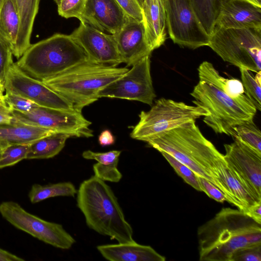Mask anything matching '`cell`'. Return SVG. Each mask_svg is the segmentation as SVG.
Here are the masks:
<instances>
[{
    "mask_svg": "<svg viewBox=\"0 0 261 261\" xmlns=\"http://www.w3.org/2000/svg\"><path fill=\"white\" fill-rule=\"evenodd\" d=\"M200 261H231L244 247L261 245V224L243 212L222 208L197 230Z\"/></svg>",
    "mask_w": 261,
    "mask_h": 261,
    "instance_id": "1",
    "label": "cell"
},
{
    "mask_svg": "<svg viewBox=\"0 0 261 261\" xmlns=\"http://www.w3.org/2000/svg\"><path fill=\"white\" fill-rule=\"evenodd\" d=\"M147 143L159 152L170 154L223 193L217 168L225 161L224 155L204 137L195 120L184 123Z\"/></svg>",
    "mask_w": 261,
    "mask_h": 261,
    "instance_id": "2",
    "label": "cell"
},
{
    "mask_svg": "<svg viewBox=\"0 0 261 261\" xmlns=\"http://www.w3.org/2000/svg\"><path fill=\"white\" fill-rule=\"evenodd\" d=\"M77 205L87 225L98 233L119 243H133V230L111 188L105 181L92 176L77 190Z\"/></svg>",
    "mask_w": 261,
    "mask_h": 261,
    "instance_id": "3",
    "label": "cell"
},
{
    "mask_svg": "<svg viewBox=\"0 0 261 261\" xmlns=\"http://www.w3.org/2000/svg\"><path fill=\"white\" fill-rule=\"evenodd\" d=\"M128 70L88 61L42 82L82 113L84 107L97 100L101 90Z\"/></svg>",
    "mask_w": 261,
    "mask_h": 261,
    "instance_id": "4",
    "label": "cell"
},
{
    "mask_svg": "<svg viewBox=\"0 0 261 261\" xmlns=\"http://www.w3.org/2000/svg\"><path fill=\"white\" fill-rule=\"evenodd\" d=\"M88 61L70 35L56 34L31 44L15 63L26 74L42 81Z\"/></svg>",
    "mask_w": 261,
    "mask_h": 261,
    "instance_id": "5",
    "label": "cell"
},
{
    "mask_svg": "<svg viewBox=\"0 0 261 261\" xmlns=\"http://www.w3.org/2000/svg\"><path fill=\"white\" fill-rule=\"evenodd\" d=\"M191 95L195 106L208 113L203 122L217 134L234 137V127L253 120L257 110L245 94L232 98L220 88L204 81L199 80Z\"/></svg>",
    "mask_w": 261,
    "mask_h": 261,
    "instance_id": "6",
    "label": "cell"
},
{
    "mask_svg": "<svg viewBox=\"0 0 261 261\" xmlns=\"http://www.w3.org/2000/svg\"><path fill=\"white\" fill-rule=\"evenodd\" d=\"M223 61L239 68L261 70V29L216 26L208 45Z\"/></svg>",
    "mask_w": 261,
    "mask_h": 261,
    "instance_id": "7",
    "label": "cell"
},
{
    "mask_svg": "<svg viewBox=\"0 0 261 261\" xmlns=\"http://www.w3.org/2000/svg\"><path fill=\"white\" fill-rule=\"evenodd\" d=\"M208 115L201 107L161 98L148 111H141L130 137L148 142L190 121Z\"/></svg>",
    "mask_w": 261,
    "mask_h": 261,
    "instance_id": "8",
    "label": "cell"
},
{
    "mask_svg": "<svg viewBox=\"0 0 261 261\" xmlns=\"http://www.w3.org/2000/svg\"><path fill=\"white\" fill-rule=\"evenodd\" d=\"M0 214L17 228L55 247L68 249L75 242L62 225L43 220L11 201L0 204Z\"/></svg>",
    "mask_w": 261,
    "mask_h": 261,
    "instance_id": "9",
    "label": "cell"
},
{
    "mask_svg": "<svg viewBox=\"0 0 261 261\" xmlns=\"http://www.w3.org/2000/svg\"><path fill=\"white\" fill-rule=\"evenodd\" d=\"M170 38L181 46L196 49L208 46L210 36L194 13L190 0H163Z\"/></svg>",
    "mask_w": 261,
    "mask_h": 261,
    "instance_id": "10",
    "label": "cell"
},
{
    "mask_svg": "<svg viewBox=\"0 0 261 261\" xmlns=\"http://www.w3.org/2000/svg\"><path fill=\"white\" fill-rule=\"evenodd\" d=\"M13 121L68 134L71 137H91V122L81 112L38 106L27 112L12 110Z\"/></svg>",
    "mask_w": 261,
    "mask_h": 261,
    "instance_id": "11",
    "label": "cell"
},
{
    "mask_svg": "<svg viewBox=\"0 0 261 261\" xmlns=\"http://www.w3.org/2000/svg\"><path fill=\"white\" fill-rule=\"evenodd\" d=\"M224 144L227 166L255 202H261V153L238 137Z\"/></svg>",
    "mask_w": 261,
    "mask_h": 261,
    "instance_id": "12",
    "label": "cell"
},
{
    "mask_svg": "<svg viewBox=\"0 0 261 261\" xmlns=\"http://www.w3.org/2000/svg\"><path fill=\"white\" fill-rule=\"evenodd\" d=\"M117 80L101 90L98 96L139 101L152 106L156 95L150 73V56L139 60Z\"/></svg>",
    "mask_w": 261,
    "mask_h": 261,
    "instance_id": "13",
    "label": "cell"
},
{
    "mask_svg": "<svg viewBox=\"0 0 261 261\" xmlns=\"http://www.w3.org/2000/svg\"><path fill=\"white\" fill-rule=\"evenodd\" d=\"M5 91L28 99L37 105L56 109L75 111L72 105L61 95L21 70L13 63L5 77Z\"/></svg>",
    "mask_w": 261,
    "mask_h": 261,
    "instance_id": "14",
    "label": "cell"
},
{
    "mask_svg": "<svg viewBox=\"0 0 261 261\" xmlns=\"http://www.w3.org/2000/svg\"><path fill=\"white\" fill-rule=\"evenodd\" d=\"M70 36L83 49L89 61L114 66L123 63L114 35L81 22Z\"/></svg>",
    "mask_w": 261,
    "mask_h": 261,
    "instance_id": "15",
    "label": "cell"
},
{
    "mask_svg": "<svg viewBox=\"0 0 261 261\" xmlns=\"http://www.w3.org/2000/svg\"><path fill=\"white\" fill-rule=\"evenodd\" d=\"M128 18L116 0H86L79 19L101 31L115 34Z\"/></svg>",
    "mask_w": 261,
    "mask_h": 261,
    "instance_id": "16",
    "label": "cell"
},
{
    "mask_svg": "<svg viewBox=\"0 0 261 261\" xmlns=\"http://www.w3.org/2000/svg\"><path fill=\"white\" fill-rule=\"evenodd\" d=\"M114 35L123 63L132 66L152 51L145 35L143 21L129 17L122 28Z\"/></svg>",
    "mask_w": 261,
    "mask_h": 261,
    "instance_id": "17",
    "label": "cell"
},
{
    "mask_svg": "<svg viewBox=\"0 0 261 261\" xmlns=\"http://www.w3.org/2000/svg\"><path fill=\"white\" fill-rule=\"evenodd\" d=\"M216 26L261 29V7L244 0H228L222 5Z\"/></svg>",
    "mask_w": 261,
    "mask_h": 261,
    "instance_id": "18",
    "label": "cell"
},
{
    "mask_svg": "<svg viewBox=\"0 0 261 261\" xmlns=\"http://www.w3.org/2000/svg\"><path fill=\"white\" fill-rule=\"evenodd\" d=\"M147 42L153 51L166 38V17L163 0H144L142 5Z\"/></svg>",
    "mask_w": 261,
    "mask_h": 261,
    "instance_id": "19",
    "label": "cell"
},
{
    "mask_svg": "<svg viewBox=\"0 0 261 261\" xmlns=\"http://www.w3.org/2000/svg\"><path fill=\"white\" fill-rule=\"evenodd\" d=\"M102 256L110 261H165V257L150 246L133 243L107 244L97 247Z\"/></svg>",
    "mask_w": 261,
    "mask_h": 261,
    "instance_id": "20",
    "label": "cell"
},
{
    "mask_svg": "<svg viewBox=\"0 0 261 261\" xmlns=\"http://www.w3.org/2000/svg\"><path fill=\"white\" fill-rule=\"evenodd\" d=\"M19 18V29L13 56L19 59L30 46V39L40 0H13Z\"/></svg>",
    "mask_w": 261,
    "mask_h": 261,
    "instance_id": "21",
    "label": "cell"
},
{
    "mask_svg": "<svg viewBox=\"0 0 261 261\" xmlns=\"http://www.w3.org/2000/svg\"><path fill=\"white\" fill-rule=\"evenodd\" d=\"M54 130L21 123L12 122L0 124V144L4 148L8 145L30 144Z\"/></svg>",
    "mask_w": 261,
    "mask_h": 261,
    "instance_id": "22",
    "label": "cell"
},
{
    "mask_svg": "<svg viewBox=\"0 0 261 261\" xmlns=\"http://www.w3.org/2000/svg\"><path fill=\"white\" fill-rule=\"evenodd\" d=\"M217 174L226 201L243 212L256 202L229 170L225 161L217 168Z\"/></svg>",
    "mask_w": 261,
    "mask_h": 261,
    "instance_id": "23",
    "label": "cell"
},
{
    "mask_svg": "<svg viewBox=\"0 0 261 261\" xmlns=\"http://www.w3.org/2000/svg\"><path fill=\"white\" fill-rule=\"evenodd\" d=\"M121 151L111 150L106 152H96L90 150L82 153V156L87 160H94L97 162L93 166L94 175L103 181L119 182L122 174L117 168L119 158Z\"/></svg>",
    "mask_w": 261,
    "mask_h": 261,
    "instance_id": "24",
    "label": "cell"
},
{
    "mask_svg": "<svg viewBox=\"0 0 261 261\" xmlns=\"http://www.w3.org/2000/svg\"><path fill=\"white\" fill-rule=\"evenodd\" d=\"M71 136L55 132L30 143L26 159H45L57 155L64 148L66 140Z\"/></svg>",
    "mask_w": 261,
    "mask_h": 261,
    "instance_id": "25",
    "label": "cell"
},
{
    "mask_svg": "<svg viewBox=\"0 0 261 261\" xmlns=\"http://www.w3.org/2000/svg\"><path fill=\"white\" fill-rule=\"evenodd\" d=\"M19 29V18L13 0H5L0 9V38L10 48L15 50Z\"/></svg>",
    "mask_w": 261,
    "mask_h": 261,
    "instance_id": "26",
    "label": "cell"
},
{
    "mask_svg": "<svg viewBox=\"0 0 261 261\" xmlns=\"http://www.w3.org/2000/svg\"><path fill=\"white\" fill-rule=\"evenodd\" d=\"M198 71L199 80L209 82L220 88L230 97L236 98L245 93L240 81L222 77L210 62H203L199 65Z\"/></svg>",
    "mask_w": 261,
    "mask_h": 261,
    "instance_id": "27",
    "label": "cell"
},
{
    "mask_svg": "<svg viewBox=\"0 0 261 261\" xmlns=\"http://www.w3.org/2000/svg\"><path fill=\"white\" fill-rule=\"evenodd\" d=\"M228 0H190L191 5L201 27L210 37L223 4Z\"/></svg>",
    "mask_w": 261,
    "mask_h": 261,
    "instance_id": "28",
    "label": "cell"
},
{
    "mask_svg": "<svg viewBox=\"0 0 261 261\" xmlns=\"http://www.w3.org/2000/svg\"><path fill=\"white\" fill-rule=\"evenodd\" d=\"M76 193L75 186L68 181L45 185L35 184L32 186L28 196L32 203H36L51 197H74Z\"/></svg>",
    "mask_w": 261,
    "mask_h": 261,
    "instance_id": "29",
    "label": "cell"
},
{
    "mask_svg": "<svg viewBox=\"0 0 261 261\" xmlns=\"http://www.w3.org/2000/svg\"><path fill=\"white\" fill-rule=\"evenodd\" d=\"M244 93L253 103L256 110H261V71L256 72L255 76L251 71L239 68Z\"/></svg>",
    "mask_w": 261,
    "mask_h": 261,
    "instance_id": "30",
    "label": "cell"
},
{
    "mask_svg": "<svg viewBox=\"0 0 261 261\" xmlns=\"http://www.w3.org/2000/svg\"><path fill=\"white\" fill-rule=\"evenodd\" d=\"M235 135L242 142L261 153V132L253 122L246 121L236 126Z\"/></svg>",
    "mask_w": 261,
    "mask_h": 261,
    "instance_id": "31",
    "label": "cell"
},
{
    "mask_svg": "<svg viewBox=\"0 0 261 261\" xmlns=\"http://www.w3.org/2000/svg\"><path fill=\"white\" fill-rule=\"evenodd\" d=\"M30 144L8 145L0 154V169L15 165L26 159Z\"/></svg>",
    "mask_w": 261,
    "mask_h": 261,
    "instance_id": "32",
    "label": "cell"
},
{
    "mask_svg": "<svg viewBox=\"0 0 261 261\" xmlns=\"http://www.w3.org/2000/svg\"><path fill=\"white\" fill-rule=\"evenodd\" d=\"M162 155L172 167L177 174L184 180L194 189L199 192H202L198 176L188 166L175 159L168 153L161 151Z\"/></svg>",
    "mask_w": 261,
    "mask_h": 261,
    "instance_id": "33",
    "label": "cell"
},
{
    "mask_svg": "<svg viewBox=\"0 0 261 261\" xmlns=\"http://www.w3.org/2000/svg\"><path fill=\"white\" fill-rule=\"evenodd\" d=\"M86 0H55L58 14L65 18L80 17Z\"/></svg>",
    "mask_w": 261,
    "mask_h": 261,
    "instance_id": "34",
    "label": "cell"
},
{
    "mask_svg": "<svg viewBox=\"0 0 261 261\" xmlns=\"http://www.w3.org/2000/svg\"><path fill=\"white\" fill-rule=\"evenodd\" d=\"M4 96L6 102L12 110L27 112L38 106L28 99L10 92L5 91Z\"/></svg>",
    "mask_w": 261,
    "mask_h": 261,
    "instance_id": "35",
    "label": "cell"
},
{
    "mask_svg": "<svg viewBox=\"0 0 261 261\" xmlns=\"http://www.w3.org/2000/svg\"><path fill=\"white\" fill-rule=\"evenodd\" d=\"M231 261H261V245L237 250Z\"/></svg>",
    "mask_w": 261,
    "mask_h": 261,
    "instance_id": "36",
    "label": "cell"
},
{
    "mask_svg": "<svg viewBox=\"0 0 261 261\" xmlns=\"http://www.w3.org/2000/svg\"><path fill=\"white\" fill-rule=\"evenodd\" d=\"M12 56L10 48L0 38V84L3 85L7 72L13 63Z\"/></svg>",
    "mask_w": 261,
    "mask_h": 261,
    "instance_id": "37",
    "label": "cell"
},
{
    "mask_svg": "<svg viewBox=\"0 0 261 261\" xmlns=\"http://www.w3.org/2000/svg\"><path fill=\"white\" fill-rule=\"evenodd\" d=\"M125 14L137 21H143L142 9L138 0H116Z\"/></svg>",
    "mask_w": 261,
    "mask_h": 261,
    "instance_id": "38",
    "label": "cell"
},
{
    "mask_svg": "<svg viewBox=\"0 0 261 261\" xmlns=\"http://www.w3.org/2000/svg\"><path fill=\"white\" fill-rule=\"evenodd\" d=\"M198 177L202 191L209 197L219 202L226 201L225 195L219 189L207 179L198 176Z\"/></svg>",
    "mask_w": 261,
    "mask_h": 261,
    "instance_id": "39",
    "label": "cell"
},
{
    "mask_svg": "<svg viewBox=\"0 0 261 261\" xmlns=\"http://www.w3.org/2000/svg\"><path fill=\"white\" fill-rule=\"evenodd\" d=\"M4 95L0 96V124L13 121L12 110L6 102Z\"/></svg>",
    "mask_w": 261,
    "mask_h": 261,
    "instance_id": "40",
    "label": "cell"
},
{
    "mask_svg": "<svg viewBox=\"0 0 261 261\" xmlns=\"http://www.w3.org/2000/svg\"><path fill=\"white\" fill-rule=\"evenodd\" d=\"M244 213L256 222L261 224V202H255Z\"/></svg>",
    "mask_w": 261,
    "mask_h": 261,
    "instance_id": "41",
    "label": "cell"
},
{
    "mask_svg": "<svg viewBox=\"0 0 261 261\" xmlns=\"http://www.w3.org/2000/svg\"><path fill=\"white\" fill-rule=\"evenodd\" d=\"M98 140L99 144L105 147L114 144L115 138L110 130L106 129L99 135Z\"/></svg>",
    "mask_w": 261,
    "mask_h": 261,
    "instance_id": "42",
    "label": "cell"
},
{
    "mask_svg": "<svg viewBox=\"0 0 261 261\" xmlns=\"http://www.w3.org/2000/svg\"><path fill=\"white\" fill-rule=\"evenodd\" d=\"M24 259L0 248V261H23Z\"/></svg>",
    "mask_w": 261,
    "mask_h": 261,
    "instance_id": "43",
    "label": "cell"
},
{
    "mask_svg": "<svg viewBox=\"0 0 261 261\" xmlns=\"http://www.w3.org/2000/svg\"><path fill=\"white\" fill-rule=\"evenodd\" d=\"M255 6L261 7V0H244Z\"/></svg>",
    "mask_w": 261,
    "mask_h": 261,
    "instance_id": "44",
    "label": "cell"
},
{
    "mask_svg": "<svg viewBox=\"0 0 261 261\" xmlns=\"http://www.w3.org/2000/svg\"><path fill=\"white\" fill-rule=\"evenodd\" d=\"M4 92H5V91L4 85L0 84V94H3L4 93Z\"/></svg>",
    "mask_w": 261,
    "mask_h": 261,
    "instance_id": "45",
    "label": "cell"
},
{
    "mask_svg": "<svg viewBox=\"0 0 261 261\" xmlns=\"http://www.w3.org/2000/svg\"><path fill=\"white\" fill-rule=\"evenodd\" d=\"M144 0H138V2L139 3V4H140V5L141 6V7H142V5L143 3Z\"/></svg>",
    "mask_w": 261,
    "mask_h": 261,
    "instance_id": "46",
    "label": "cell"
},
{
    "mask_svg": "<svg viewBox=\"0 0 261 261\" xmlns=\"http://www.w3.org/2000/svg\"><path fill=\"white\" fill-rule=\"evenodd\" d=\"M5 0H0V9Z\"/></svg>",
    "mask_w": 261,
    "mask_h": 261,
    "instance_id": "47",
    "label": "cell"
},
{
    "mask_svg": "<svg viewBox=\"0 0 261 261\" xmlns=\"http://www.w3.org/2000/svg\"><path fill=\"white\" fill-rule=\"evenodd\" d=\"M3 148V147L0 144V154H1V152H2V150Z\"/></svg>",
    "mask_w": 261,
    "mask_h": 261,
    "instance_id": "48",
    "label": "cell"
},
{
    "mask_svg": "<svg viewBox=\"0 0 261 261\" xmlns=\"http://www.w3.org/2000/svg\"><path fill=\"white\" fill-rule=\"evenodd\" d=\"M0 96H3V95H0Z\"/></svg>",
    "mask_w": 261,
    "mask_h": 261,
    "instance_id": "49",
    "label": "cell"
}]
</instances>
